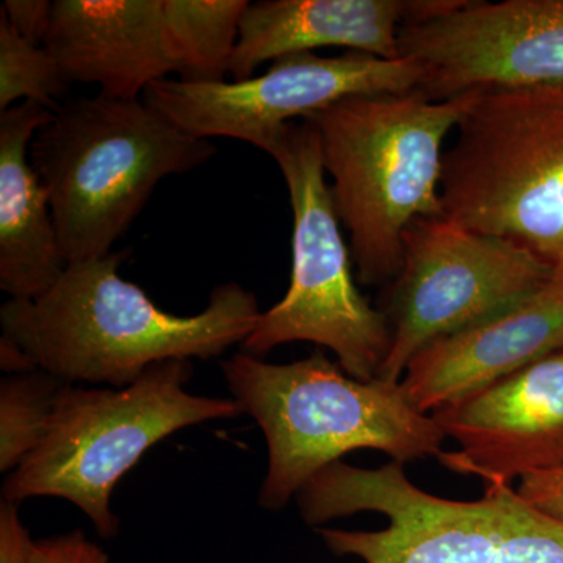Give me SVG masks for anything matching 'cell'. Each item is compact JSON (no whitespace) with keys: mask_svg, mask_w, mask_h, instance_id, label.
Segmentation results:
<instances>
[{"mask_svg":"<svg viewBox=\"0 0 563 563\" xmlns=\"http://www.w3.org/2000/svg\"><path fill=\"white\" fill-rule=\"evenodd\" d=\"M128 255L70 263L38 298L10 299L0 309L2 336L62 383L122 388L155 363L220 357L254 331L262 310L242 285H218L201 313L179 317L122 279Z\"/></svg>","mask_w":563,"mask_h":563,"instance_id":"obj_1","label":"cell"},{"mask_svg":"<svg viewBox=\"0 0 563 563\" xmlns=\"http://www.w3.org/2000/svg\"><path fill=\"white\" fill-rule=\"evenodd\" d=\"M220 365L232 398L265 435L258 506L269 512L352 451H380L402 465L443 453L442 428L415 409L401 383L354 379L322 352L287 365L239 352Z\"/></svg>","mask_w":563,"mask_h":563,"instance_id":"obj_2","label":"cell"},{"mask_svg":"<svg viewBox=\"0 0 563 563\" xmlns=\"http://www.w3.org/2000/svg\"><path fill=\"white\" fill-rule=\"evenodd\" d=\"M461 120L457 99L420 91L354 96L307 118L320 139L336 217L366 287H388L404 261V233L443 218V143Z\"/></svg>","mask_w":563,"mask_h":563,"instance_id":"obj_3","label":"cell"},{"mask_svg":"<svg viewBox=\"0 0 563 563\" xmlns=\"http://www.w3.org/2000/svg\"><path fill=\"white\" fill-rule=\"evenodd\" d=\"M210 140L143 99H73L36 132L31 162L49 192L66 265L110 254L165 177L213 157Z\"/></svg>","mask_w":563,"mask_h":563,"instance_id":"obj_4","label":"cell"},{"mask_svg":"<svg viewBox=\"0 0 563 563\" xmlns=\"http://www.w3.org/2000/svg\"><path fill=\"white\" fill-rule=\"evenodd\" d=\"M444 218L536 254L563 279V87L459 96Z\"/></svg>","mask_w":563,"mask_h":563,"instance_id":"obj_5","label":"cell"},{"mask_svg":"<svg viewBox=\"0 0 563 563\" xmlns=\"http://www.w3.org/2000/svg\"><path fill=\"white\" fill-rule=\"evenodd\" d=\"M190 361L150 366L122 388L66 384L43 442L3 483L13 503L52 496L73 503L103 539L120 532L111 493L143 455L180 429L242 415L233 398L192 395Z\"/></svg>","mask_w":563,"mask_h":563,"instance_id":"obj_6","label":"cell"},{"mask_svg":"<svg viewBox=\"0 0 563 563\" xmlns=\"http://www.w3.org/2000/svg\"><path fill=\"white\" fill-rule=\"evenodd\" d=\"M266 154L290 192L291 277L287 295L262 312L244 340V352L257 357L280 344L310 342L331 350L347 376L377 379L390 354L391 329L354 279L318 133L309 121L291 122Z\"/></svg>","mask_w":563,"mask_h":563,"instance_id":"obj_7","label":"cell"},{"mask_svg":"<svg viewBox=\"0 0 563 563\" xmlns=\"http://www.w3.org/2000/svg\"><path fill=\"white\" fill-rule=\"evenodd\" d=\"M553 276L547 263L510 240L444 217L415 220L404 233L401 272L377 307L391 329L379 379L401 383L422 347L517 306Z\"/></svg>","mask_w":563,"mask_h":563,"instance_id":"obj_8","label":"cell"},{"mask_svg":"<svg viewBox=\"0 0 563 563\" xmlns=\"http://www.w3.org/2000/svg\"><path fill=\"white\" fill-rule=\"evenodd\" d=\"M422 69L410 58L347 51L339 57L314 52L287 55L261 76L220 84L165 79L143 101L196 139H233L268 151L295 120L354 96L417 91Z\"/></svg>","mask_w":563,"mask_h":563,"instance_id":"obj_9","label":"cell"},{"mask_svg":"<svg viewBox=\"0 0 563 563\" xmlns=\"http://www.w3.org/2000/svg\"><path fill=\"white\" fill-rule=\"evenodd\" d=\"M417 91L443 102L476 90L563 87V0L470 2L399 31Z\"/></svg>","mask_w":563,"mask_h":563,"instance_id":"obj_10","label":"cell"},{"mask_svg":"<svg viewBox=\"0 0 563 563\" xmlns=\"http://www.w3.org/2000/svg\"><path fill=\"white\" fill-rule=\"evenodd\" d=\"M461 450L440 454L454 473L512 484L563 466V350L432 413Z\"/></svg>","mask_w":563,"mask_h":563,"instance_id":"obj_11","label":"cell"},{"mask_svg":"<svg viewBox=\"0 0 563 563\" xmlns=\"http://www.w3.org/2000/svg\"><path fill=\"white\" fill-rule=\"evenodd\" d=\"M563 350V279L553 276L517 306L422 347L401 385L432 415Z\"/></svg>","mask_w":563,"mask_h":563,"instance_id":"obj_12","label":"cell"},{"mask_svg":"<svg viewBox=\"0 0 563 563\" xmlns=\"http://www.w3.org/2000/svg\"><path fill=\"white\" fill-rule=\"evenodd\" d=\"M44 47L68 84L98 85L99 95L122 101L179 74L163 0H57Z\"/></svg>","mask_w":563,"mask_h":563,"instance_id":"obj_13","label":"cell"},{"mask_svg":"<svg viewBox=\"0 0 563 563\" xmlns=\"http://www.w3.org/2000/svg\"><path fill=\"white\" fill-rule=\"evenodd\" d=\"M465 0H263L250 3L240 25L232 80L254 77L268 62L318 47L396 60L399 31L450 13Z\"/></svg>","mask_w":563,"mask_h":563,"instance_id":"obj_14","label":"cell"},{"mask_svg":"<svg viewBox=\"0 0 563 563\" xmlns=\"http://www.w3.org/2000/svg\"><path fill=\"white\" fill-rule=\"evenodd\" d=\"M54 113L32 101L0 113V288L14 301L38 298L68 266L49 192L31 162L32 141Z\"/></svg>","mask_w":563,"mask_h":563,"instance_id":"obj_15","label":"cell"},{"mask_svg":"<svg viewBox=\"0 0 563 563\" xmlns=\"http://www.w3.org/2000/svg\"><path fill=\"white\" fill-rule=\"evenodd\" d=\"M247 0H163L181 81L220 84L231 73Z\"/></svg>","mask_w":563,"mask_h":563,"instance_id":"obj_16","label":"cell"},{"mask_svg":"<svg viewBox=\"0 0 563 563\" xmlns=\"http://www.w3.org/2000/svg\"><path fill=\"white\" fill-rule=\"evenodd\" d=\"M41 369L9 374L0 383V472L10 474L38 448L65 387Z\"/></svg>","mask_w":563,"mask_h":563,"instance_id":"obj_17","label":"cell"},{"mask_svg":"<svg viewBox=\"0 0 563 563\" xmlns=\"http://www.w3.org/2000/svg\"><path fill=\"white\" fill-rule=\"evenodd\" d=\"M68 85L46 47L22 38L0 18V113L27 101L57 110Z\"/></svg>","mask_w":563,"mask_h":563,"instance_id":"obj_18","label":"cell"},{"mask_svg":"<svg viewBox=\"0 0 563 563\" xmlns=\"http://www.w3.org/2000/svg\"><path fill=\"white\" fill-rule=\"evenodd\" d=\"M31 563H111L109 554L81 531L36 540Z\"/></svg>","mask_w":563,"mask_h":563,"instance_id":"obj_19","label":"cell"},{"mask_svg":"<svg viewBox=\"0 0 563 563\" xmlns=\"http://www.w3.org/2000/svg\"><path fill=\"white\" fill-rule=\"evenodd\" d=\"M52 2L47 0H5L0 9L11 29L36 46H44L49 32Z\"/></svg>","mask_w":563,"mask_h":563,"instance_id":"obj_20","label":"cell"},{"mask_svg":"<svg viewBox=\"0 0 563 563\" xmlns=\"http://www.w3.org/2000/svg\"><path fill=\"white\" fill-rule=\"evenodd\" d=\"M517 492L540 512L563 521V466L525 476Z\"/></svg>","mask_w":563,"mask_h":563,"instance_id":"obj_21","label":"cell"},{"mask_svg":"<svg viewBox=\"0 0 563 563\" xmlns=\"http://www.w3.org/2000/svg\"><path fill=\"white\" fill-rule=\"evenodd\" d=\"M20 504L0 503V563H31L33 542L22 523Z\"/></svg>","mask_w":563,"mask_h":563,"instance_id":"obj_22","label":"cell"},{"mask_svg":"<svg viewBox=\"0 0 563 563\" xmlns=\"http://www.w3.org/2000/svg\"><path fill=\"white\" fill-rule=\"evenodd\" d=\"M0 366L7 374H20L32 372L33 365L13 342L2 336L0 339Z\"/></svg>","mask_w":563,"mask_h":563,"instance_id":"obj_23","label":"cell"}]
</instances>
